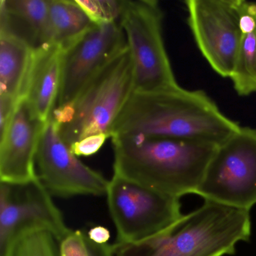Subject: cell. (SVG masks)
Instances as JSON below:
<instances>
[{
	"label": "cell",
	"mask_w": 256,
	"mask_h": 256,
	"mask_svg": "<svg viewBox=\"0 0 256 256\" xmlns=\"http://www.w3.org/2000/svg\"><path fill=\"white\" fill-rule=\"evenodd\" d=\"M240 127L204 91L178 85L133 91L112 126L110 138H167L218 145Z\"/></svg>",
	"instance_id": "1"
},
{
	"label": "cell",
	"mask_w": 256,
	"mask_h": 256,
	"mask_svg": "<svg viewBox=\"0 0 256 256\" xmlns=\"http://www.w3.org/2000/svg\"><path fill=\"white\" fill-rule=\"evenodd\" d=\"M114 174L164 194H196L218 145L167 138H113Z\"/></svg>",
	"instance_id": "2"
},
{
	"label": "cell",
	"mask_w": 256,
	"mask_h": 256,
	"mask_svg": "<svg viewBox=\"0 0 256 256\" xmlns=\"http://www.w3.org/2000/svg\"><path fill=\"white\" fill-rule=\"evenodd\" d=\"M250 235V211L205 200L156 238L113 246L114 256H223Z\"/></svg>",
	"instance_id": "3"
},
{
	"label": "cell",
	"mask_w": 256,
	"mask_h": 256,
	"mask_svg": "<svg viewBox=\"0 0 256 256\" xmlns=\"http://www.w3.org/2000/svg\"><path fill=\"white\" fill-rule=\"evenodd\" d=\"M134 88V66L127 46L90 79L72 102L54 108L52 116L61 138L70 146L88 136H110L112 126Z\"/></svg>",
	"instance_id": "4"
},
{
	"label": "cell",
	"mask_w": 256,
	"mask_h": 256,
	"mask_svg": "<svg viewBox=\"0 0 256 256\" xmlns=\"http://www.w3.org/2000/svg\"><path fill=\"white\" fill-rule=\"evenodd\" d=\"M108 205L118 232L116 244H138L156 238L182 216L178 198L113 174Z\"/></svg>",
	"instance_id": "5"
},
{
	"label": "cell",
	"mask_w": 256,
	"mask_h": 256,
	"mask_svg": "<svg viewBox=\"0 0 256 256\" xmlns=\"http://www.w3.org/2000/svg\"><path fill=\"white\" fill-rule=\"evenodd\" d=\"M196 194L236 209L256 204V128L240 126L217 146Z\"/></svg>",
	"instance_id": "6"
},
{
	"label": "cell",
	"mask_w": 256,
	"mask_h": 256,
	"mask_svg": "<svg viewBox=\"0 0 256 256\" xmlns=\"http://www.w3.org/2000/svg\"><path fill=\"white\" fill-rule=\"evenodd\" d=\"M163 12L156 0H125L120 24L126 37L134 72V91L178 86L162 35Z\"/></svg>",
	"instance_id": "7"
},
{
	"label": "cell",
	"mask_w": 256,
	"mask_h": 256,
	"mask_svg": "<svg viewBox=\"0 0 256 256\" xmlns=\"http://www.w3.org/2000/svg\"><path fill=\"white\" fill-rule=\"evenodd\" d=\"M38 230L50 232L60 242L71 229L38 178L22 185L1 182L0 256H14L20 241Z\"/></svg>",
	"instance_id": "8"
},
{
	"label": "cell",
	"mask_w": 256,
	"mask_h": 256,
	"mask_svg": "<svg viewBox=\"0 0 256 256\" xmlns=\"http://www.w3.org/2000/svg\"><path fill=\"white\" fill-rule=\"evenodd\" d=\"M185 4L200 53L215 72L230 78L242 36L238 0H187Z\"/></svg>",
	"instance_id": "9"
},
{
	"label": "cell",
	"mask_w": 256,
	"mask_h": 256,
	"mask_svg": "<svg viewBox=\"0 0 256 256\" xmlns=\"http://www.w3.org/2000/svg\"><path fill=\"white\" fill-rule=\"evenodd\" d=\"M36 170L48 191L58 197L101 196L107 192L109 180L72 152L52 116L43 126L38 139Z\"/></svg>",
	"instance_id": "10"
},
{
	"label": "cell",
	"mask_w": 256,
	"mask_h": 256,
	"mask_svg": "<svg viewBox=\"0 0 256 256\" xmlns=\"http://www.w3.org/2000/svg\"><path fill=\"white\" fill-rule=\"evenodd\" d=\"M127 44L120 23L95 24L64 49L60 86L55 108L72 102L90 79Z\"/></svg>",
	"instance_id": "11"
},
{
	"label": "cell",
	"mask_w": 256,
	"mask_h": 256,
	"mask_svg": "<svg viewBox=\"0 0 256 256\" xmlns=\"http://www.w3.org/2000/svg\"><path fill=\"white\" fill-rule=\"evenodd\" d=\"M44 124L34 116L24 98L20 100L6 130L0 136L1 182L22 185L38 178L36 155Z\"/></svg>",
	"instance_id": "12"
},
{
	"label": "cell",
	"mask_w": 256,
	"mask_h": 256,
	"mask_svg": "<svg viewBox=\"0 0 256 256\" xmlns=\"http://www.w3.org/2000/svg\"><path fill=\"white\" fill-rule=\"evenodd\" d=\"M64 49L44 44L34 50L23 98L38 120L46 124L58 102Z\"/></svg>",
	"instance_id": "13"
},
{
	"label": "cell",
	"mask_w": 256,
	"mask_h": 256,
	"mask_svg": "<svg viewBox=\"0 0 256 256\" xmlns=\"http://www.w3.org/2000/svg\"><path fill=\"white\" fill-rule=\"evenodd\" d=\"M0 34L14 36L34 50L50 44L49 0H1Z\"/></svg>",
	"instance_id": "14"
},
{
	"label": "cell",
	"mask_w": 256,
	"mask_h": 256,
	"mask_svg": "<svg viewBox=\"0 0 256 256\" xmlns=\"http://www.w3.org/2000/svg\"><path fill=\"white\" fill-rule=\"evenodd\" d=\"M34 50L23 40L0 34V96L23 98Z\"/></svg>",
	"instance_id": "15"
},
{
	"label": "cell",
	"mask_w": 256,
	"mask_h": 256,
	"mask_svg": "<svg viewBox=\"0 0 256 256\" xmlns=\"http://www.w3.org/2000/svg\"><path fill=\"white\" fill-rule=\"evenodd\" d=\"M242 31L238 59L230 79L240 96L256 94V2L238 0Z\"/></svg>",
	"instance_id": "16"
},
{
	"label": "cell",
	"mask_w": 256,
	"mask_h": 256,
	"mask_svg": "<svg viewBox=\"0 0 256 256\" xmlns=\"http://www.w3.org/2000/svg\"><path fill=\"white\" fill-rule=\"evenodd\" d=\"M94 25L76 0H49L50 44L65 49Z\"/></svg>",
	"instance_id": "17"
},
{
	"label": "cell",
	"mask_w": 256,
	"mask_h": 256,
	"mask_svg": "<svg viewBox=\"0 0 256 256\" xmlns=\"http://www.w3.org/2000/svg\"><path fill=\"white\" fill-rule=\"evenodd\" d=\"M58 244L48 230L32 232L20 241L14 256H60Z\"/></svg>",
	"instance_id": "18"
},
{
	"label": "cell",
	"mask_w": 256,
	"mask_h": 256,
	"mask_svg": "<svg viewBox=\"0 0 256 256\" xmlns=\"http://www.w3.org/2000/svg\"><path fill=\"white\" fill-rule=\"evenodd\" d=\"M95 24L120 23L125 0H76Z\"/></svg>",
	"instance_id": "19"
},
{
	"label": "cell",
	"mask_w": 256,
	"mask_h": 256,
	"mask_svg": "<svg viewBox=\"0 0 256 256\" xmlns=\"http://www.w3.org/2000/svg\"><path fill=\"white\" fill-rule=\"evenodd\" d=\"M60 256H89L85 234L79 230H72L59 242Z\"/></svg>",
	"instance_id": "20"
},
{
	"label": "cell",
	"mask_w": 256,
	"mask_h": 256,
	"mask_svg": "<svg viewBox=\"0 0 256 256\" xmlns=\"http://www.w3.org/2000/svg\"><path fill=\"white\" fill-rule=\"evenodd\" d=\"M109 137V134L88 136L72 144L70 150L76 156H90L96 154Z\"/></svg>",
	"instance_id": "21"
},
{
	"label": "cell",
	"mask_w": 256,
	"mask_h": 256,
	"mask_svg": "<svg viewBox=\"0 0 256 256\" xmlns=\"http://www.w3.org/2000/svg\"><path fill=\"white\" fill-rule=\"evenodd\" d=\"M19 102L10 97L0 96V136L6 130Z\"/></svg>",
	"instance_id": "22"
},
{
	"label": "cell",
	"mask_w": 256,
	"mask_h": 256,
	"mask_svg": "<svg viewBox=\"0 0 256 256\" xmlns=\"http://www.w3.org/2000/svg\"><path fill=\"white\" fill-rule=\"evenodd\" d=\"M85 240L89 252V256H114L113 245L108 244H98L92 242L86 234Z\"/></svg>",
	"instance_id": "23"
},
{
	"label": "cell",
	"mask_w": 256,
	"mask_h": 256,
	"mask_svg": "<svg viewBox=\"0 0 256 256\" xmlns=\"http://www.w3.org/2000/svg\"><path fill=\"white\" fill-rule=\"evenodd\" d=\"M88 236L92 242L98 244H106L110 240V234L108 229L98 226L92 228L88 232Z\"/></svg>",
	"instance_id": "24"
}]
</instances>
